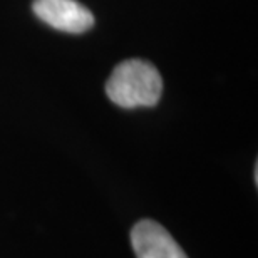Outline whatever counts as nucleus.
I'll list each match as a JSON object with an SVG mask.
<instances>
[{"label":"nucleus","instance_id":"f257e3e1","mask_svg":"<svg viewBox=\"0 0 258 258\" xmlns=\"http://www.w3.org/2000/svg\"><path fill=\"white\" fill-rule=\"evenodd\" d=\"M161 92V74L151 62L143 59H129L117 64L106 82L107 97L124 109L156 106Z\"/></svg>","mask_w":258,"mask_h":258},{"label":"nucleus","instance_id":"f03ea898","mask_svg":"<svg viewBox=\"0 0 258 258\" xmlns=\"http://www.w3.org/2000/svg\"><path fill=\"white\" fill-rule=\"evenodd\" d=\"M34 14L50 27L82 34L94 25V15L76 0H34Z\"/></svg>","mask_w":258,"mask_h":258},{"label":"nucleus","instance_id":"7ed1b4c3","mask_svg":"<svg viewBox=\"0 0 258 258\" xmlns=\"http://www.w3.org/2000/svg\"><path fill=\"white\" fill-rule=\"evenodd\" d=\"M136 258H188L176 240L158 221L141 220L131 230Z\"/></svg>","mask_w":258,"mask_h":258}]
</instances>
